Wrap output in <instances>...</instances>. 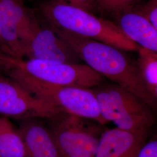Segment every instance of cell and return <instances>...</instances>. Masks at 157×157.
Returning <instances> with one entry per match:
<instances>
[{"mask_svg":"<svg viewBox=\"0 0 157 157\" xmlns=\"http://www.w3.org/2000/svg\"><path fill=\"white\" fill-rule=\"evenodd\" d=\"M0 157H29L22 137L7 117H0Z\"/></svg>","mask_w":157,"mask_h":157,"instance_id":"13","label":"cell"},{"mask_svg":"<svg viewBox=\"0 0 157 157\" xmlns=\"http://www.w3.org/2000/svg\"><path fill=\"white\" fill-rule=\"evenodd\" d=\"M136 63L141 80L152 97L157 99V52L139 47Z\"/></svg>","mask_w":157,"mask_h":157,"instance_id":"14","label":"cell"},{"mask_svg":"<svg viewBox=\"0 0 157 157\" xmlns=\"http://www.w3.org/2000/svg\"><path fill=\"white\" fill-rule=\"evenodd\" d=\"M84 119L62 113L48 120L60 157H95L100 136Z\"/></svg>","mask_w":157,"mask_h":157,"instance_id":"6","label":"cell"},{"mask_svg":"<svg viewBox=\"0 0 157 157\" xmlns=\"http://www.w3.org/2000/svg\"><path fill=\"white\" fill-rule=\"evenodd\" d=\"M141 0H95L96 9L102 14L115 18L133 9Z\"/></svg>","mask_w":157,"mask_h":157,"instance_id":"15","label":"cell"},{"mask_svg":"<svg viewBox=\"0 0 157 157\" xmlns=\"http://www.w3.org/2000/svg\"><path fill=\"white\" fill-rule=\"evenodd\" d=\"M0 52L7 56H11L9 51L7 49V48L6 47V45L4 43V41L2 40L1 35V33H0Z\"/></svg>","mask_w":157,"mask_h":157,"instance_id":"19","label":"cell"},{"mask_svg":"<svg viewBox=\"0 0 157 157\" xmlns=\"http://www.w3.org/2000/svg\"><path fill=\"white\" fill-rule=\"evenodd\" d=\"M150 132L129 131L117 128L101 134L95 157H137Z\"/></svg>","mask_w":157,"mask_h":157,"instance_id":"10","label":"cell"},{"mask_svg":"<svg viewBox=\"0 0 157 157\" xmlns=\"http://www.w3.org/2000/svg\"><path fill=\"white\" fill-rule=\"evenodd\" d=\"M134 9L157 29V0H148L143 5L138 4Z\"/></svg>","mask_w":157,"mask_h":157,"instance_id":"16","label":"cell"},{"mask_svg":"<svg viewBox=\"0 0 157 157\" xmlns=\"http://www.w3.org/2000/svg\"><path fill=\"white\" fill-rule=\"evenodd\" d=\"M37 13L51 28L102 42L121 50L137 51L139 47L122 33L117 24L76 7L44 0L38 4Z\"/></svg>","mask_w":157,"mask_h":157,"instance_id":"2","label":"cell"},{"mask_svg":"<svg viewBox=\"0 0 157 157\" xmlns=\"http://www.w3.org/2000/svg\"><path fill=\"white\" fill-rule=\"evenodd\" d=\"M0 73L13 79L36 98L55 107L62 113L108 124L102 118L91 89L50 84L13 70Z\"/></svg>","mask_w":157,"mask_h":157,"instance_id":"3","label":"cell"},{"mask_svg":"<svg viewBox=\"0 0 157 157\" xmlns=\"http://www.w3.org/2000/svg\"><path fill=\"white\" fill-rule=\"evenodd\" d=\"M62 113L39 100L13 79L0 73V114L21 121L30 118L49 120Z\"/></svg>","mask_w":157,"mask_h":157,"instance_id":"7","label":"cell"},{"mask_svg":"<svg viewBox=\"0 0 157 157\" xmlns=\"http://www.w3.org/2000/svg\"><path fill=\"white\" fill-rule=\"evenodd\" d=\"M137 157H157V140L156 137L147 140L141 147Z\"/></svg>","mask_w":157,"mask_h":157,"instance_id":"18","label":"cell"},{"mask_svg":"<svg viewBox=\"0 0 157 157\" xmlns=\"http://www.w3.org/2000/svg\"><path fill=\"white\" fill-rule=\"evenodd\" d=\"M52 29L73 50L80 59L103 78L139 97L155 111L157 100L148 92L136 63L116 47L58 29Z\"/></svg>","mask_w":157,"mask_h":157,"instance_id":"1","label":"cell"},{"mask_svg":"<svg viewBox=\"0 0 157 157\" xmlns=\"http://www.w3.org/2000/svg\"><path fill=\"white\" fill-rule=\"evenodd\" d=\"M13 70L50 84L92 89L104 78L86 65L37 59H17L0 52V72Z\"/></svg>","mask_w":157,"mask_h":157,"instance_id":"5","label":"cell"},{"mask_svg":"<svg viewBox=\"0 0 157 157\" xmlns=\"http://www.w3.org/2000/svg\"><path fill=\"white\" fill-rule=\"evenodd\" d=\"M101 116L118 129L150 132L155 123L154 110L139 97L117 84L91 89Z\"/></svg>","mask_w":157,"mask_h":157,"instance_id":"4","label":"cell"},{"mask_svg":"<svg viewBox=\"0 0 157 157\" xmlns=\"http://www.w3.org/2000/svg\"><path fill=\"white\" fill-rule=\"evenodd\" d=\"M35 15L25 0H0V33L11 56L24 58L21 41L28 34Z\"/></svg>","mask_w":157,"mask_h":157,"instance_id":"9","label":"cell"},{"mask_svg":"<svg viewBox=\"0 0 157 157\" xmlns=\"http://www.w3.org/2000/svg\"><path fill=\"white\" fill-rule=\"evenodd\" d=\"M72 6L93 13L96 9L95 0H50Z\"/></svg>","mask_w":157,"mask_h":157,"instance_id":"17","label":"cell"},{"mask_svg":"<svg viewBox=\"0 0 157 157\" xmlns=\"http://www.w3.org/2000/svg\"><path fill=\"white\" fill-rule=\"evenodd\" d=\"M38 118L19 121L17 129L25 143L29 157H60L48 127Z\"/></svg>","mask_w":157,"mask_h":157,"instance_id":"11","label":"cell"},{"mask_svg":"<svg viewBox=\"0 0 157 157\" xmlns=\"http://www.w3.org/2000/svg\"></svg>","mask_w":157,"mask_h":157,"instance_id":"20","label":"cell"},{"mask_svg":"<svg viewBox=\"0 0 157 157\" xmlns=\"http://www.w3.org/2000/svg\"><path fill=\"white\" fill-rule=\"evenodd\" d=\"M24 58L67 63L80 59L71 47L36 13L28 35L21 42Z\"/></svg>","mask_w":157,"mask_h":157,"instance_id":"8","label":"cell"},{"mask_svg":"<svg viewBox=\"0 0 157 157\" xmlns=\"http://www.w3.org/2000/svg\"><path fill=\"white\" fill-rule=\"evenodd\" d=\"M118 28L139 47L157 52V29L139 12L132 9L116 17Z\"/></svg>","mask_w":157,"mask_h":157,"instance_id":"12","label":"cell"}]
</instances>
